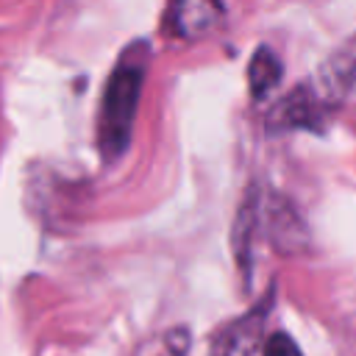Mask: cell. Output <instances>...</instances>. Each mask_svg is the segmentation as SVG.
<instances>
[{"label":"cell","mask_w":356,"mask_h":356,"mask_svg":"<svg viewBox=\"0 0 356 356\" xmlns=\"http://www.w3.org/2000/svg\"><path fill=\"white\" fill-rule=\"evenodd\" d=\"M270 300H264L259 309L253 306L248 314L225 323L209 342V356H253L264 317H267Z\"/></svg>","instance_id":"cell-5"},{"label":"cell","mask_w":356,"mask_h":356,"mask_svg":"<svg viewBox=\"0 0 356 356\" xmlns=\"http://www.w3.org/2000/svg\"><path fill=\"white\" fill-rule=\"evenodd\" d=\"M222 19L220 0H167L164 25L178 39H200Z\"/></svg>","instance_id":"cell-4"},{"label":"cell","mask_w":356,"mask_h":356,"mask_svg":"<svg viewBox=\"0 0 356 356\" xmlns=\"http://www.w3.org/2000/svg\"><path fill=\"white\" fill-rule=\"evenodd\" d=\"M314 89L334 106L356 95V33L339 42L314 75Z\"/></svg>","instance_id":"cell-3"},{"label":"cell","mask_w":356,"mask_h":356,"mask_svg":"<svg viewBox=\"0 0 356 356\" xmlns=\"http://www.w3.org/2000/svg\"><path fill=\"white\" fill-rule=\"evenodd\" d=\"M147 67H150V44L145 39H134L120 50L106 78L97 108V150L106 161H117L131 145Z\"/></svg>","instance_id":"cell-1"},{"label":"cell","mask_w":356,"mask_h":356,"mask_svg":"<svg viewBox=\"0 0 356 356\" xmlns=\"http://www.w3.org/2000/svg\"><path fill=\"white\" fill-rule=\"evenodd\" d=\"M281 72H284L281 58L264 44L256 47L253 56H250V64H248V92H250V97L253 100H267L275 92V86L281 81Z\"/></svg>","instance_id":"cell-7"},{"label":"cell","mask_w":356,"mask_h":356,"mask_svg":"<svg viewBox=\"0 0 356 356\" xmlns=\"http://www.w3.org/2000/svg\"><path fill=\"white\" fill-rule=\"evenodd\" d=\"M261 356H303V353H300L298 342H295L286 331H275V334L267 337Z\"/></svg>","instance_id":"cell-8"},{"label":"cell","mask_w":356,"mask_h":356,"mask_svg":"<svg viewBox=\"0 0 356 356\" xmlns=\"http://www.w3.org/2000/svg\"><path fill=\"white\" fill-rule=\"evenodd\" d=\"M261 211L267 217V236L281 250H298L300 239L306 236L303 222L298 220L295 209L286 206L284 197H273L270 203H261Z\"/></svg>","instance_id":"cell-6"},{"label":"cell","mask_w":356,"mask_h":356,"mask_svg":"<svg viewBox=\"0 0 356 356\" xmlns=\"http://www.w3.org/2000/svg\"><path fill=\"white\" fill-rule=\"evenodd\" d=\"M331 103L314 89V83H303L295 86L292 92H286L275 108L270 111V128L273 131H295V128H323L325 117H328Z\"/></svg>","instance_id":"cell-2"}]
</instances>
